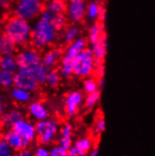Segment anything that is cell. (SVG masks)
I'll use <instances>...</instances> for the list:
<instances>
[{
    "instance_id": "obj_15",
    "label": "cell",
    "mask_w": 155,
    "mask_h": 156,
    "mask_svg": "<svg viewBox=\"0 0 155 156\" xmlns=\"http://www.w3.org/2000/svg\"><path fill=\"white\" fill-rule=\"evenodd\" d=\"M27 112L30 118L34 119L36 122L47 119L50 116V111L48 107L40 101L31 102L27 106Z\"/></svg>"
},
{
    "instance_id": "obj_10",
    "label": "cell",
    "mask_w": 155,
    "mask_h": 156,
    "mask_svg": "<svg viewBox=\"0 0 155 156\" xmlns=\"http://www.w3.org/2000/svg\"><path fill=\"white\" fill-rule=\"evenodd\" d=\"M5 140L9 143V145L12 147L15 151H19L25 149H28L32 142L23 137L19 133H17L14 129L5 130L3 135Z\"/></svg>"
},
{
    "instance_id": "obj_32",
    "label": "cell",
    "mask_w": 155,
    "mask_h": 156,
    "mask_svg": "<svg viewBox=\"0 0 155 156\" xmlns=\"http://www.w3.org/2000/svg\"><path fill=\"white\" fill-rule=\"evenodd\" d=\"M15 152L3 136L0 137V156H14Z\"/></svg>"
},
{
    "instance_id": "obj_43",
    "label": "cell",
    "mask_w": 155,
    "mask_h": 156,
    "mask_svg": "<svg viewBox=\"0 0 155 156\" xmlns=\"http://www.w3.org/2000/svg\"><path fill=\"white\" fill-rule=\"evenodd\" d=\"M98 155H99V149L96 147H94L87 154V156H98Z\"/></svg>"
},
{
    "instance_id": "obj_1",
    "label": "cell",
    "mask_w": 155,
    "mask_h": 156,
    "mask_svg": "<svg viewBox=\"0 0 155 156\" xmlns=\"http://www.w3.org/2000/svg\"><path fill=\"white\" fill-rule=\"evenodd\" d=\"M4 34L12 40L16 46H24L31 41L32 26L29 21L14 15L9 18L5 23Z\"/></svg>"
},
{
    "instance_id": "obj_39",
    "label": "cell",
    "mask_w": 155,
    "mask_h": 156,
    "mask_svg": "<svg viewBox=\"0 0 155 156\" xmlns=\"http://www.w3.org/2000/svg\"><path fill=\"white\" fill-rule=\"evenodd\" d=\"M52 17H53V14H51L49 12H47L46 9H44L43 12L40 14L39 19L41 21H45V22H51Z\"/></svg>"
},
{
    "instance_id": "obj_40",
    "label": "cell",
    "mask_w": 155,
    "mask_h": 156,
    "mask_svg": "<svg viewBox=\"0 0 155 156\" xmlns=\"http://www.w3.org/2000/svg\"><path fill=\"white\" fill-rule=\"evenodd\" d=\"M14 156H34V151L30 149H25L15 152Z\"/></svg>"
},
{
    "instance_id": "obj_23",
    "label": "cell",
    "mask_w": 155,
    "mask_h": 156,
    "mask_svg": "<svg viewBox=\"0 0 155 156\" xmlns=\"http://www.w3.org/2000/svg\"><path fill=\"white\" fill-rule=\"evenodd\" d=\"M73 147L82 153L88 154V152L94 148V141L90 136H81L73 142Z\"/></svg>"
},
{
    "instance_id": "obj_22",
    "label": "cell",
    "mask_w": 155,
    "mask_h": 156,
    "mask_svg": "<svg viewBox=\"0 0 155 156\" xmlns=\"http://www.w3.org/2000/svg\"><path fill=\"white\" fill-rule=\"evenodd\" d=\"M9 95H10V98L12 99V101L21 105L29 103L32 98L31 92L25 90H22V88L16 87H13L12 90H10Z\"/></svg>"
},
{
    "instance_id": "obj_35",
    "label": "cell",
    "mask_w": 155,
    "mask_h": 156,
    "mask_svg": "<svg viewBox=\"0 0 155 156\" xmlns=\"http://www.w3.org/2000/svg\"><path fill=\"white\" fill-rule=\"evenodd\" d=\"M50 156H68V151L61 148L58 145H54L50 149Z\"/></svg>"
},
{
    "instance_id": "obj_38",
    "label": "cell",
    "mask_w": 155,
    "mask_h": 156,
    "mask_svg": "<svg viewBox=\"0 0 155 156\" xmlns=\"http://www.w3.org/2000/svg\"><path fill=\"white\" fill-rule=\"evenodd\" d=\"M97 78H103L104 75V64H98L97 68L95 70V73H94Z\"/></svg>"
},
{
    "instance_id": "obj_33",
    "label": "cell",
    "mask_w": 155,
    "mask_h": 156,
    "mask_svg": "<svg viewBox=\"0 0 155 156\" xmlns=\"http://www.w3.org/2000/svg\"><path fill=\"white\" fill-rule=\"evenodd\" d=\"M106 129V122L104 119V117H98L96 120L94 121L93 125V133H95V136H100L105 131Z\"/></svg>"
},
{
    "instance_id": "obj_4",
    "label": "cell",
    "mask_w": 155,
    "mask_h": 156,
    "mask_svg": "<svg viewBox=\"0 0 155 156\" xmlns=\"http://www.w3.org/2000/svg\"><path fill=\"white\" fill-rule=\"evenodd\" d=\"M97 61L91 49L88 47L84 50L79 55H77L74 61L73 76L85 79V78L93 76L97 68Z\"/></svg>"
},
{
    "instance_id": "obj_41",
    "label": "cell",
    "mask_w": 155,
    "mask_h": 156,
    "mask_svg": "<svg viewBox=\"0 0 155 156\" xmlns=\"http://www.w3.org/2000/svg\"><path fill=\"white\" fill-rule=\"evenodd\" d=\"M68 156H87V154H85V153L80 152L75 147L72 146V147L68 151Z\"/></svg>"
},
{
    "instance_id": "obj_17",
    "label": "cell",
    "mask_w": 155,
    "mask_h": 156,
    "mask_svg": "<svg viewBox=\"0 0 155 156\" xmlns=\"http://www.w3.org/2000/svg\"><path fill=\"white\" fill-rule=\"evenodd\" d=\"M104 36H106L105 31H104V26L103 23H92L87 30V37L86 40L88 41L90 45L98 42L100 40H102Z\"/></svg>"
},
{
    "instance_id": "obj_44",
    "label": "cell",
    "mask_w": 155,
    "mask_h": 156,
    "mask_svg": "<svg viewBox=\"0 0 155 156\" xmlns=\"http://www.w3.org/2000/svg\"><path fill=\"white\" fill-rule=\"evenodd\" d=\"M98 84H99L100 90H102V88L104 87V77L103 78H98Z\"/></svg>"
},
{
    "instance_id": "obj_2",
    "label": "cell",
    "mask_w": 155,
    "mask_h": 156,
    "mask_svg": "<svg viewBox=\"0 0 155 156\" xmlns=\"http://www.w3.org/2000/svg\"><path fill=\"white\" fill-rule=\"evenodd\" d=\"M58 38V31L54 27L51 22L38 19L32 26V36L30 43L37 50L51 46Z\"/></svg>"
},
{
    "instance_id": "obj_5",
    "label": "cell",
    "mask_w": 155,
    "mask_h": 156,
    "mask_svg": "<svg viewBox=\"0 0 155 156\" xmlns=\"http://www.w3.org/2000/svg\"><path fill=\"white\" fill-rule=\"evenodd\" d=\"M45 0H17L14 5V15L31 21L40 16L45 9Z\"/></svg>"
},
{
    "instance_id": "obj_8",
    "label": "cell",
    "mask_w": 155,
    "mask_h": 156,
    "mask_svg": "<svg viewBox=\"0 0 155 156\" xmlns=\"http://www.w3.org/2000/svg\"><path fill=\"white\" fill-rule=\"evenodd\" d=\"M66 15L71 23L77 25L86 19L87 1L86 0H66Z\"/></svg>"
},
{
    "instance_id": "obj_29",
    "label": "cell",
    "mask_w": 155,
    "mask_h": 156,
    "mask_svg": "<svg viewBox=\"0 0 155 156\" xmlns=\"http://www.w3.org/2000/svg\"><path fill=\"white\" fill-rule=\"evenodd\" d=\"M31 72L33 73V76H34V78H35V80L37 81V83L40 86L46 84V78H47V74H48V70L42 64L38 66L37 68H35L34 70H32Z\"/></svg>"
},
{
    "instance_id": "obj_46",
    "label": "cell",
    "mask_w": 155,
    "mask_h": 156,
    "mask_svg": "<svg viewBox=\"0 0 155 156\" xmlns=\"http://www.w3.org/2000/svg\"><path fill=\"white\" fill-rule=\"evenodd\" d=\"M4 103V94L2 93V91H0V105H3Z\"/></svg>"
},
{
    "instance_id": "obj_11",
    "label": "cell",
    "mask_w": 155,
    "mask_h": 156,
    "mask_svg": "<svg viewBox=\"0 0 155 156\" xmlns=\"http://www.w3.org/2000/svg\"><path fill=\"white\" fill-rule=\"evenodd\" d=\"M64 54V50L60 47H54L44 52L41 55V64L50 71L56 68V66L59 64Z\"/></svg>"
},
{
    "instance_id": "obj_30",
    "label": "cell",
    "mask_w": 155,
    "mask_h": 156,
    "mask_svg": "<svg viewBox=\"0 0 155 156\" xmlns=\"http://www.w3.org/2000/svg\"><path fill=\"white\" fill-rule=\"evenodd\" d=\"M68 17L66 14H58V15H53L51 23L58 32L63 31L66 27L68 26Z\"/></svg>"
},
{
    "instance_id": "obj_28",
    "label": "cell",
    "mask_w": 155,
    "mask_h": 156,
    "mask_svg": "<svg viewBox=\"0 0 155 156\" xmlns=\"http://www.w3.org/2000/svg\"><path fill=\"white\" fill-rule=\"evenodd\" d=\"M62 77L58 70L53 69L48 71L47 78H46V85L51 88H56L59 86Z\"/></svg>"
},
{
    "instance_id": "obj_48",
    "label": "cell",
    "mask_w": 155,
    "mask_h": 156,
    "mask_svg": "<svg viewBox=\"0 0 155 156\" xmlns=\"http://www.w3.org/2000/svg\"><path fill=\"white\" fill-rule=\"evenodd\" d=\"M9 1H17V0H9Z\"/></svg>"
},
{
    "instance_id": "obj_21",
    "label": "cell",
    "mask_w": 155,
    "mask_h": 156,
    "mask_svg": "<svg viewBox=\"0 0 155 156\" xmlns=\"http://www.w3.org/2000/svg\"><path fill=\"white\" fill-rule=\"evenodd\" d=\"M67 2L66 0H48L45 3V9L53 15L66 14Z\"/></svg>"
},
{
    "instance_id": "obj_6",
    "label": "cell",
    "mask_w": 155,
    "mask_h": 156,
    "mask_svg": "<svg viewBox=\"0 0 155 156\" xmlns=\"http://www.w3.org/2000/svg\"><path fill=\"white\" fill-rule=\"evenodd\" d=\"M16 59L19 69L23 70L32 71L41 65V55L35 48H26L21 50L16 55Z\"/></svg>"
},
{
    "instance_id": "obj_31",
    "label": "cell",
    "mask_w": 155,
    "mask_h": 156,
    "mask_svg": "<svg viewBox=\"0 0 155 156\" xmlns=\"http://www.w3.org/2000/svg\"><path fill=\"white\" fill-rule=\"evenodd\" d=\"M100 100H101V90L87 94L85 97L84 107L86 109H92L99 104Z\"/></svg>"
},
{
    "instance_id": "obj_47",
    "label": "cell",
    "mask_w": 155,
    "mask_h": 156,
    "mask_svg": "<svg viewBox=\"0 0 155 156\" xmlns=\"http://www.w3.org/2000/svg\"><path fill=\"white\" fill-rule=\"evenodd\" d=\"M91 1H94V2L99 3V4H103L105 1V0H91Z\"/></svg>"
},
{
    "instance_id": "obj_37",
    "label": "cell",
    "mask_w": 155,
    "mask_h": 156,
    "mask_svg": "<svg viewBox=\"0 0 155 156\" xmlns=\"http://www.w3.org/2000/svg\"><path fill=\"white\" fill-rule=\"evenodd\" d=\"M34 156H50V149L48 146L40 145L34 150Z\"/></svg>"
},
{
    "instance_id": "obj_19",
    "label": "cell",
    "mask_w": 155,
    "mask_h": 156,
    "mask_svg": "<svg viewBox=\"0 0 155 156\" xmlns=\"http://www.w3.org/2000/svg\"><path fill=\"white\" fill-rule=\"evenodd\" d=\"M96 58L98 64H104V60L107 54V39L104 36L102 40H100L98 42L92 44L90 47Z\"/></svg>"
},
{
    "instance_id": "obj_24",
    "label": "cell",
    "mask_w": 155,
    "mask_h": 156,
    "mask_svg": "<svg viewBox=\"0 0 155 156\" xmlns=\"http://www.w3.org/2000/svg\"><path fill=\"white\" fill-rule=\"evenodd\" d=\"M79 37H80V29L74 24L67 26L66 28L62 31V41L66 45L75 41Z\"/></svg>"
},
{
    "instance_id": "obj_9",
    "label": "cell",
    "mask_w": 155,
    "mask_h": 156,
    "mask_svg": "<svg viewBox=\"0 0 155 156\" xmlns=\"http://www.w3.org/2000/svg\"><path fill=\"white\" fill-rule=\"evenodd\" d=\"M39 86L40 85L35 80L31 71L19 69L14 73V87H20L22 90L32 93L38 90Z\"/></svg>"
},
{
    "instance_id": "obj_25",
    "label": "cell",
    "mask_w": 155,
    "mask_h": 156,
    "mask_svg": "<svg viewBox=\"0 0 155 156\" xmlns=\"http://www.w3.org/2000/svg\"><path fill=\"white\" fill-rule=\"evenodd\" d=\"M16 51L15 43L5 34L0 35V55H13Z\"/></svg>"
},
{
    "instance_id": "obj_20",
    "label": "cell",
    "mask_w": 155,
    "mask_h": 156,
    "mask_svg": "<svg viewBox=\"0 0 155 156\" xmlns=\"http://www.w3.org/2000/svg\"><path fill=\"white\" fill-rule=\"evenodd\" d=\"M18 70L19 67L14 55H3L0 57V71L15 73Z\"/></svg>"
},
{
    "instance_id": "obj_26",
    "label": "cell",
    "mask_w": 155,
    "mask_h": 156,
    "mask_svg": "<svg viewBox=\"0 0 155 156\" xmlns=\"http://www.w3.org/2000/svg\"><path fill=\"white\" fill-rule=\"evenodd\" d=\"M82 90L86 95L96 92L98 90H101L99 87V84H98V78L94 77V76H90V77H87V78L83 79Z\"/></svg>"
},
{
    "instance_id": "obj_18",
    "label": "cell",
    "mask_w": 155,
    "mask_h": 156,
    "mask_svg": "<svg viewBox=\"0 0 155 156\" xmlns=\"http://www.w3.org/2000/svg\"><path fill=\"white\" fill-rule=\"evenodd\" d=\"M74 61H75L74 58H72L70 55L63 54V57L59 62V68H58L62 79H70V78L73 76Z\"/></svg>"
},
{
    "instance_id": "obj_49",
    "label": "cell",
    "mask_w": 155,
    "mask_h": 156,
    "mask_svg": "<svg viewBox=\"0 0 155 156\" xmlns=\"http://www.w3.org/2000/svg\"><path fill=\"white\" fill-rule=\"evenodd\" d=\"M0 57H1V55H0Z\"/></svg>"
},
{
    "instance_id": "obj_27",
    "label": "cell",
    "mask_w": 155,
    "mask_h": 156,
    "mask_svg": "<svg viewBox=\"0 0 155 156\" xmlns=\"http://www.w3.org/2000/svg\"><path fill=\"white\" fill-rule=\"evenodd\" d=\"M14 87V73L0 71V88L9 90Z\"/></svg>"
},
{
    "instance_id": "obj_36",
    "label": "cell",
    "mask_w": 155,
    "mask_h": 156,
    "mask_svg": "<svg viewBox=\"0 0 155 156\" xmlns=\"http://www.w3.org/2000/svg\"><path fill=\"white\" fill-rule=\"evenodd\" d=\"M58 145L60 146L61 148L65 149L66 151H69L72 146H73V142L72 138L68 137H58Z\"/></svg>"
},
{
    "instance_id": "obj_14",
    "label": "cell",
    "mask_w": 155,
    "mask_h": 156,
    "mask_svg": "<svg viewBox=\"0 0 155 156\" xmlns=\"http://www.w3.org/2000/svg\"><path fill=\"white\" fill-rule=\"evenodd\" d=\"M13 129L17 133H19L22 136L29 140L30 142H33L37 139L36 125L29 119H24L20 120L13 127Z\"/></svg>"
},
{
    "instance_id": "obj_42",
    "label": "cell",
    "mask_w": 155,
    "mask_h": 156,
    "mask_svg": "<svg viewBox=\"0 0 155 156\" xmlns=\"http://www.w3.org/2000/svg\"><path fill=\"white\" fill-rule=\"evenodd\" d=\"M9 0H0V8L7 9L9 7Z\"/></svg>"
},
{
    "instance_id": "obj_12",
    "label": "cell",
    "mask_w": 155,
    "mask_h": 156,
    "mask_svg": "<svg viewBox=\"0 0 155 156\" xmlns=\"http://www.w3.org/2000/svg\"><path fill=\"white\" fill-rule=\"evenodd\" d=\"M106 17V12L103 4H99L94 1H90L87 3L86 19L92 23H104Z\"/></svg>"
},
{
    "instance_id": "obj_34",
    "label": "cell",
    "mask_w": 155,
    "mask_h": 156,
    "mask_svg": "<svg viewBox=\"0 0 155 156\" xmlns=\"http://www.w3.org/2000/svg\"><path fill=\"white\" fill-rule=\"evenodd\" d=\"M73 135V126L70 122H65L60 126L59 136L60 137H68L72 138Z\"/></svg>"
},
{
    "instance_id": "obj_16",
    "label": "cell",
    "mask_w": 155,
    "mask_h": 156,
    "mask_svg": "<svg viewBox=\"0 0 155 156\" xmlns=\"http://www.w3.org/2000/svg\"><path fill=\"white\" fill-rule=\"evenodd\" d=\"M88 48V41L85 37H79L71 43L67 44L64 49V54L76 58L84 50Z\"/></svg>"
},
{
    "instance_id": "obj_3",
    "label": "cell",
    "mask_w": 155,
    "mask_h": 156,
    "mask_svg": "<svg viewBox=\"0 0 155 156\" xmlns=\"http://www.w3.org/2000/svg\"><path fill=\"white\" fill-rule=\"evenodd\" d=\"M37 140L40 145L49 146L57 141L59 136L60 124L57 119L49 118L47 119L37 121L36 123Z\"/></svg>"
},
{
    "instance_id": "obj_13",
    "label": "cell",
    "mask_w": 155,
    "mask_h": 156,
    "mask_svg": "<svg viewBox=\"0 0 155 156\" xmlns=\"http://www.w3.org/2000/svg\"><path fill=\"white\" fill-rule=\"evenodd\" d=\"M25 119V114L23 111L17 108L9 109L4 112L1 119H0V124L4 130L13 129V127L22 119Z\"/></svg>"
},
{
    "instance_id": "obj_45",
    "label": "cell",
    "mask_w": 155,
    "mask_h": 156,
    "mask_svg": "<svg viewBox=\"0 0 155 156\" xmlns=\"http://www.w3.org/2000/svg\"><path fill=\"white\" fill-rule=\"evenodd\" d=\"M3 114H4V105H0V119H1Z\"/></svg>"
},
{
    "instance_id": "obj_7",
    "label": "cell",
    "mask_w": 155,
    "mask_h": 156,
    "mask_svg": "<svg viewBox=\"0 0 155 156\" xmlns=\"http://www.w3.org/2000/svg\"><path fill=\"white\" fill-rule=\"evenodd\" d=\"M85 93L83 90H74L68 92L64 99V111L69 118H73L84 106Z\"/></svg>"
}]
</instances>
